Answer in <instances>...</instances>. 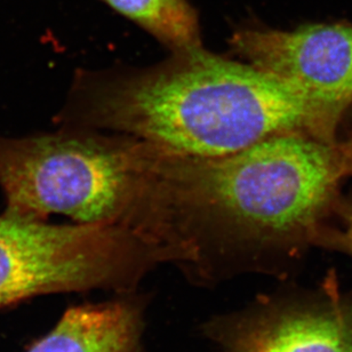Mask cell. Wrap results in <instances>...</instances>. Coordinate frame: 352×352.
I'll use <instances>...</instances> for the list:
<instances>
[{"label":"cell","mask_w":352,"mask_h":352,"mask_svg":"<svg viewBox=\"0 0 352 352\" xmlns=\"http://www.w3.org/2000/svg\"><path fill=\"white\" fill-rule=\"evenodd\" d=\"M170 248L124 226L51 224L0 217V309L38 295L112 289L131 294Z\"/></svg>","instance_id":"cell-4"},{"label":"cell","mask_w":352,"mask_h":352,"mask_svg":"<svg viewBox=\"0 0 352 352\" xmlns=\"http://www.w3.org/2000/svg\"><path fill=\"white\" fill-rule=\"evenodd\" d=\"M143 305L127 298L69 309L28 352H142Z\"/></svg>","instance_id":"cell-7"},{"label":"cell","mask_w":352,"mask_h":352,"mask_svg":"<svg viewBox=\"0 0 352 352\" xmlns=\"http://www.w3.org/2000/svg\"><path fill=\"white\" fill-rule=\"evenodd\" d=\"M146 148L142 140L116 133L0 138L5 213L127 227L142 189Z\"/></svg>","instance_id":"cell-3"},{"label":"cell","mask_w":352,"mask_h":352,"mask_svg":"<svg viewBox=\"0 0 352 352\" xmlns=\"http://www.w3.org/2000/svg\"><path fill=\"white\" fill-rule=\"evenodd\" d=\"M170 51L203 46L199 21L188 0H102Z\"/></svg>","instance_id":"cell-8"},{"label":"cell","mask_w":352,"mask_h":352,"mask_svg":"<svg viewBox=\"0 0 352 352\" xmlns=\"http://www.w3.org/2000/svg\"><path fill=\"white\" fill-rule=\"evenodd\" d=\"M348 142H349L350 144H351V146H352V134H351V136H350V139L348 140Z\"/></svg>","instance_id":"cell-10"},{"label":"cell","mask_w":352,"mask_h":352,"mask_svg":"<svg viewBox=\"0 0 352 352\" xmlns=\"http://www.w3.org/2000/svg\"><path fill=\"white\" fill-rule=\"evenodd\" d=\"M229 46L241 61L294 87L311 108L318 139L338 141L340 122L352 104V25L246 28L231 34Z\"/></svg>","instance_id":"cell-5"},{"label":"cell","mask_w":352,"mask_h":352,"mask_svg":"<svg viewBox=\"0 0 352 352\" xmlns=\"http://www.w3.org/2000/svg\"><path fill=\"white\" fill-rule=\"evenodd\" d=\"M204 329L221 352H352V291L331 274L317 289L263 296Z\"/></svg>","instance_id":"cell-6"},{"label":"cell","mask_w":352,"mask_h":352,"mask_svg":"<svg viewBox=\"0 0 352 352\" xmlns=\"http://www.w3.org/2000/svg\"><path fill=\"white\" fill-rule=\"evenodd\" d=\"M76 93L89 129L186 156H224L289 133L318 139L311 108L294 87L203 46L146 68L87 72Z\"/></svg>","instance_id":"cell-2"},{"label":"cell","mask_w":352,"mask_h":352,"mask_svg":"<svg viewBox=\"0 0 352 352\" xmlns=\"http://www.w3.org/2000/svg\"><path fill=\"white\" fill-rule=\"evenodd\" d=\"M148 143L129 227L179 255L197 278L277 272L312 246L352 176V146L303 133L272 136L224 156Z\"/></svg>","instance_id":"cell-1"},{"label":"cell","mask_w":352,"mask_h":352,"mask_svg":"<svg viewBox=\"0 0 352 352\" xmlns=\"http://www.w3.org/2000/svg\"><path fill=\"white\" fill-rule=\"evenodd\" d=\"M312 246L338 252L352 258V191L340 193L314 234Z\"/></svg>","instance_id":"cell-9"}]
</instances>
